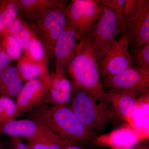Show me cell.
<instances>
[{
  "label": "cell",
  "mask_w": 149,
  "mask_h": 149,
  "mask_svg": "<svg viewBox=\"0 0 149 149\" xmlns=\"http://www.w3.org/2000/svg\"><path fill=\"white\" fill-rule=\"evenodd\" d=\"M26 24V22L18 16L3 33L15 38L17 34L24 28Z\"/></svg>",
  "instance_id": "obj_28"
},
{
  "label": "cell",
  "mask_w": 149,
  "mask_h": 149,
  "mask_svg": "<svg viewBox=\"0 0 149 149\" xmlns=\"http://www.w3.org/2000/svg\"><path fill=\"white\" fill-rule=\"evenodd\" d=\"M129 39L124 32L98 62L101 78L113 76L133 65L129 50Z\"/></svg>",
  "instance_id": "obj_8"
},
{
  "label": "cell",
  "mask_w": 149,
  "mask_h": 149,
  "mask_svg": "<svg viewBox=\"0 0 149 149\" xmlns=\"http://www.w3.org/2000/svg\"><path fill=\"white\" fill-rule=\"evenodd\" d=\"M16 105L13 99L0 96V124L15 119Z\"/></svg>",
  "instance_id": "obj_22"
},
{
  "label": "cell",
  "mask_w": 149,
  "mask_h": 149,
  "mask_svg": "<svg viewBox=\"0 0 149 149\" xmlns=\"http://www.w3.org/2000/svg\"><path fill=\"white\" fill-rule=\"evenodd\" d=\"M98 61L96 51L87 35L77 43L75 56L67 66L68 72L72 86L104 97Z\"/></svg>",
  "instance_id": "obj_3"
},
{
  "label": "cell",
  "mask_w": 149,
  "mask_h": 149,
  "mask_svg": "<svg viewBox=\"0 0 149 149\" xmlns=\"http://www.w3.org/2000/svg\"><path fill=\"white\" fill-rule=\"evenodd\" d=\"M23 82L16 66L9 65L0 72V95L13 99L16 98Z\"/></svg>",
  "instance_id": "obj_14"
},
{
  "label": "cell",
  "mask_w": 149,
  "mask_h": 149,
  "mask_svg": "<svg viewBox=\"0 0 149 149\" xmlns=\"http://www.w3.org/2000/svg\"><path fill=\"white\" fill-rule=\"evenodd\" d=\"M112 136L110 146H136L137 139L136 136L129 130H122L116 131Z\"/></svg>",
  "instance_id": "obj_24"
},
{
  "label": "cell",
  "mask_w": 149,
  "mask_h": 149,
  "mask_svg": "<svg viewBox=\"0 0 149 149\" xmlns=\"http://www.w3.org/2000/svg\"><path fill=\"white\" fill-rule=\"evenodd\" d=\"M8 145L10 149H33L18 137H9Z\"/></svg>",
  "instance_id": "obj_29"
},
{
  "label": "cell",
  "mask_w": 149,
  "mask_h": 149,
  "mask_svg": "<svg viewBox=\"0 0 149 149\" xmlns=\"http://www.w3.org/2000/svg\"><path fill=\"white\" fill-rule=\"evenodd\" d=\"M47 129L45 125L34 119H15L0 124V135L18 137L27 142L39 137Z\"/></svg>",
  "instance_id": "obj_12"
},
{
  "label": "cell",
  "mask_w": 149,
  "mask_h": 149,
  "mask_svg": "<svg viewBox=\"0 0 149 149\" xmlns=\"http://www.w3.org/2000/svg\"><path fill=\"white\" fill-rule=\"evenodd\" d=\"M0 149H4L3 144L1 141H0Z\"/></svg>",
  "instance_id": "obj_34"
},
{
  "label": "cell",
  "mask_w": 149,
  "mask_h": 149,
  "mask_svg": "<svg viewBox=\"0 0 149 149\" xmlns=\"http://www.w3.org/2000/svg\"><path fill=\"white\" fill-rule=\"evenodd\" d=\"M77 43L74 29L67 23L54 48L55 67L67 66L75 56Z\"/></svg>",
  "instance_id": "obj_13"
},
{
  "label": "cell",
  "mask_w": 149,
  "mask_h": 149,
  "mask_svg": "<svg viewBox=\"0 0 149 149\" xmlns=\"http://www.w3.org/2000/svg\"><path fill=\"white\" fill-rule=\"evenodd\" d=\"M32 37L28 52L27 54H24L29 56L32 61L39 65L44 73L47 74L49 72L47 50L32 30Z\"/></svg>",
  "instance_id": "obj_17"
},
{
  "label": "cell",
  "mask_w": 149,
  "mask_h": 149,
  "mask_svg": "<svg viewBox=\"0 0 149 149\" xmlns=\"http://www.w3.org/2000/svg\"><path fill=\"white\" fill-rule=\"evenodd\" d=\"M27 113V118L41 123L55 133L77 143L91 146L98 143V137L89 132L68 106L44 104Z\"/></svg>",
  "instance_id": "obj_1"
},
{
  "label": "cell",
  "mask_w": 149,
  "mask_h": 149,
  "mask_svg": "<svg viewBox=\"0 0 149 149\" xmlns=\"http://www.w3.org/2000/svg\"><path fill=\"white\" fill-rule=\"evenodd\" d=\"M106 90H124L138 95L148 94L149 72L131 66L122 72L102 80Z\"/></svg>",
  "instance_id": "obj_7"
},
{
  "label": "cell",
  "mask_w": 149,
  "mask_h": 149,
  "mask_svg": "<svg viewBox=\"0 0 149 149\" xmlns=\"http://www.w3.org/2000/svg\"><path fill=\"white\" fill-rule=\"evenodd\" d=\"M120 32L116 14L102 6L98 18L87 34L96 51L98 61L117 41Z\"/></svg>",
  "instance_id": "obj_5"
},
{
  "label": "cell",
  "mask_w": 149,
  "mask_h": 149,
  "mask_svg": "<svg viewBox=\"0 0 149 149\" xmlns=\"http://www.w3.org/2000/svg\"><path fill=\"white\" fill-rule=\"evenodd\" d=\"M19 11L30 19L40 13L48 10L63 8L65 5L63 0H17Z\"/></svg>",
  "instance_id": "obj_16"
},
{
  "label": "cell",
  "mask_w": 149,
  "mask_h": 149,
  "mask_svg": "<svg viewBox=\"0 0 149 149\" xmlns=\"http://www.w3.org/2000/svg\"><path fill=\"white\" fill-rule=\"evenodd\" d=\"M138 94L124 90H106L104 98L115 117L131 122L138 108Z\"/></svg>",
  "instance_id": "obj_11"
},
{
  "label": "cell",
  "mask_w": 149,
  "mask_h": 149,
  "mask_svg": "<svg viewBox=\"0 0 149 149\" xmlns=\"http://www.w3.org/2000/svg\"><path fill=\"white\" fill-rule=\"evenodd\" d=\"M17 60V68L23 82L39 78L46 74L41 67L28 56L24 54Z\"/></svg>",
  "instance_id": "obj_19"
},
{
  "label": "cell",
  "mask_w": 149,
  "mask_h": 149,
  "mask_svg": "<svg viewBox=\"0 0 149 149\" xmlns=\"http://www.w3.org/2000/svg\"><path fill=\"white\" fill-rule=\"evenodd\" d=\"M2 36V34H0V47L1 46Z\"/></svg>",
  "instance_id": "obj_35"
},
{
  "label": "cell",
  "mask_w": 149,
  "mask_h": 149,
  "mask_svg": "<svg viewBox=\"0 0 149 149\" xmlns=\"http://www.w3.org/2000/svg\"><path fill=\"white\" fill-rule=\"evenodd\" d=\"M102 7L100 0H72L63 8L67 22L74 29L77 42L93 27Z\"/></svg>",
  "instance_id": "obj_4"
},
{
  "label": "cell",
  "mask_w": 149,
  "mask_h": 149,
  "mask_svg": "<svg viewBox=\"0 0 149 149\" xmlns=\"http://www.w3.org/2000/svg\"><path fill=\"white\" fill-rule=\"evenodd\" d=\"M100 1L102 6L111 10L116 14L118 25L121 31L122 10L125 0H100Z\"/></svg>",
  "instance_id": "obj_25"
},
{
  "label": "cell",
  "mask_w": 149,
  "mask_h": 149,
  "mask_svg": "<svg viewBox=\"0 0 149 149\" xmlns=\"http://www.w3.org/2000/svg\"><path fill=\"white\" fill-rule=\"evenodd\" d=\"M17 0H0V34H2L18 16Z\"/></svg>",
  "instance_id": "obj_18"
},
{
  "label": "cell",
  "mask_w": 149,
  "mask_h": 149,
  "mask_svg": "<svg viewBox=\"0 0 149 149\" xmlns=\"http://www.w3.org/2000/svg\"><path fill=\"white\" fill-rule=\"evenodd\" d=\"M130 53L132 66L149 72V43L133 48Z\"/></svg>",
  "instance_id": "obj_21"
},
{
  "label": "cell",
  "mask_w": 149,
  "mask_h": 149,
  "mask_svg": "<svg viewBox=\"0 0 149 149\" xmlns=\"http://www.w3.org/2000/svg\"><path fill=\"white\" fill-rule=\"evenodd\" d=\"M26 144L33 149H65L79 144L55 133L49 128L39 137L27 141Z\"/></svg>",
  "instance_id": "obj_15"
},
{
  "label": "cell",
  "mask_w": 149,
  "mask_h": 149,
  "mask_svg": "<svg viewBox=\"0 0 149 149\" xmlns=\"http://www.w3.org/2000/svg\"><path fill=\"white\" fill-rule=\"evenodd\" d=\"M134 149H149V147L145 145L136 146Z\"/></svg>",
  "instance_id": "obj_33"
},
{
  "label": "cell",
  "mask_w": 149,
  "mask_h": 149,
  "mask_svg": "<svg viewBox=\"0 0 149 149\" xmlns=\"http://www.w3.org/2000/svg\"><path fill=\"white\" fill-rule=\"evenodd\" d=\"M63 8L48 10L30 19L33 22L38 34L37 37L48 52L52 54L56 42L67 23Z\"/></svg>",
  "instance_id": "obj_6"
},
{
  "label": "cell",
  "mask_w": 149,
  "mask_h": 149,
  "mask_svg": "<svg viewBox=\"0 0 149 149\" xmlns=\"http://www.w3.org/2000/svg\"><path fill=\"white\" fill-rule=\"evenodd\" d=\"M65 149H86L80 146L79 144H75L68 147Z\"/></svg>",
  "instance_id": "obj_32"
},
{
  "label": "cell",
  "mask_w": 149,
  "mask_h": 149,
  "mask_svg": "<svg viewBox=\"0 0 149 149\" xmlns=\"http://www.w3.org/2000/svg\"><path fill=\"white\" fill-rule=\"evenodd\" d=\"M48 93L44 81L40 78L29 80L23 85L16 97L15 119L47 103Z\"/></svg>",
  "instance_id": "obj_10"
},
{
  "label": "cell",
  "mask_w": 149,
  "mask_h": 149,
  "mask_svg": "<svg viewBox=\"0 0 149 149\" xmlns=\"http://www.w3.org/2000/svg\"><path fill=\"white\" fill-rule=\"evenodd\" d=\"M32 31L27 23L24 28L17 33L15 38L20 46L24 54L27 53L32 37Z\"/></svg>",
  "instance_id": "obj_26"
},
{
  "label": "cell",
  "mask_w": 149,
  "mask_h": 149,
  "mask_svg": "<svg viewBox=\"0 0 149 149\" xmlns=\"http://www.w3.org/2000/svg\"><path fill=\"white\" fill-rule=\"evenodd\" d=\"M139 1L125 0V4L123 8L121 28L124 26L126 21L133 16L136 12Z\"/></svg>",
  "instance_id": "obj_27"
},
{
  "label": "cell",
  "mask_w": 149,
  "mask_h": 149,
  "mask_svg": "<svg viewBox=\"0 0 149 149\" xmlns=\"http://www.w3.org/2000/svg\"><path fill=\"white\" fill-rule=\"evenodd\" d=\"M47 90V104L56 106H68L72 97V93L64 92L50 84L45 83Z\"/></svg>",
  "instance_id": "obj_20"
},
{
  "label": "cell",
  "mask_w": 149,
  "mask_h": 149,
  "mask_svg": "<svg viewBox=\"0 0 149 149\" xmlns=\"http://www.w3.org/2000/svg\"><path fill=\"white\" fill-rule=\"evenodd\" d=\"M136 146H110V149H134Z\"/></svg>",
  "instance_id": "obj_31"
},
{
  "label": "cell",
  "mask_w": 149,
  "mask_h": 149,
  "mask_svg": "<svg viewBox=\"0 0 149 149\" xmlns=\"http://www.w3.org/2000/svg\"><path fill=\"white\" fill-rule=\"evenodd\" d=\"M70 108L89 132L98 137L115 116L104 97L72 86Z\"/></svg>",
  "instance_id": "obj_2"
},
{
  "label": "cell",
  "mask_w": 149,
  "mask_h": 149,
  "mask_svg": "<svg viewBox=\"0 0 149 149\" xmlns=\"http://www.w3.org/2000/svg\"><path fill=\"white\" fill-rule=\"evenodd\" d=\"M120 32L126 34L133 48L149 44V0H139L136 12L126 21Z\"/></svg>",
  "instance_id": "obj_9"
},
{
  "label": "cell",
  "mask_w": 149,
  "mask_h": 149,
  "mask_svg": "<svg viewBox=\"0 0 149 149\" xmlns=\"http://www.w3.org/2000/svg\"><path fill=\"white\" fill-rule=\"evenodd\" d=\"M1 45L3 49L12 60L18 59L21 56L22 50L16 39L6 33H2Z\"/></svg>",
  "instance_id": "obj_23"
},
{
  "label": "cell",
  "mask_w": 149,
  "mask_h": 149,
  "mask_svg": "<svg viewBox=\"0 0 149 149\" xmlns=\"http://www.w3.org/2000/svg\"><path fill=\"white\" fill-rule=\"evenodd\" d=\"M12 61L4 50L3 49L2 45L0 47V72L10 64Z\"/></svg>",
  "instance_id": "obj_30"
}]
</instances>
